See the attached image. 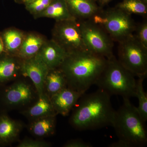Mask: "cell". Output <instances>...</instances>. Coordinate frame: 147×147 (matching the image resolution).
Here are the masks:
<instances>
[{
    "label": "cell",
    "instance_id": "16",
    "mask_svg": "<svg viewBox=\"0 0 147 147\" xmlns=\"http://www.w3.org/2000/svg\"><path fill=\"white\" fill-rule=\"evenodd\" d=\"M34 17L53 18L56 21L76 20L69 10L65 0H53L45 10Z\"/></svg>",
    "mask_w": 147,
    "mask_h": 147
},
{
    "label": "cell",
    "instance_id": "19",
    "mask_svg": "<svg viewBox=\"0 0 147 147\" xmlns=\"http://www.w3.org/2000/svg\"><path fill=\"white\" fill-rule=\"evenodd\" d=\"M56 116H49L35 119L30 123L29 130L33 135L38 137L52 136L56 130Z\"/></svg>",
    "mask_w": 147,
    "mask_h": 147
},
{
    "label": "cell",
    "instance_id": "22",
    "mask_svg": "<svg viewBox=\"0 0 147 147\" xmlns=\"http://www.w3.org/2000/svg\"><path fill=\"white\" fill-rule=\"evenodd\" d=\"M116 7L130 15L137 14L145 16L147 14V2L144 0H123Z\"/></svg>",
    "mask_w": 147,
    "mask_h": 147
},
{
    "label": "cell",
    "instance_id": "21",
    "mask_svg": "<svg viewBox=\"0 0 147 147\" xmlns=\"http://www.w3.org/2000/svg\"><path fill=\"white\" fill-rule=\"evenodd\" d=\"M67 86L64 74L59 68L49 70L44 85V92L50 97Z\"/></svg>",
    "mask_w": 147,
    "mask_h": 147
},
{
    "label": "cell",
    "instance_id": "6",
    "mask_svg": "<svg viewBox=\"0 0 147 147\" xmlns=\"http://www.w3.org/2000/svg\"><path fill=\"white\" fill-rule=\"evenodd\" d=\"M118 60L134 76L145 77L147 74V50L134 34L118 42Z\"/></svg>",
    "mask_w": 147,
    "mask_h": 147
},
{
    "label": "cell",
    "instance_id": "28",
    "mask_svg": "<svg viewBox=\"0 0 147 147\" xmlns=\"http://www.w3.org/2000/svg\"><path fill=\"white\" fill-rule=\"evenodd\" d=\"M35 0H14V2L18 4H22L26 5L32 2Z\"/></svg>",
    "mask_w": 147,
    "mask_h": 147
},
{
    "label": "cell",
    "instance_id": "11",
    "mask_svg": "<svg viewBox=\"0 0 147 147\" xmlns=\"http://www.w3.org/2000/svg\"><path fill=\"white\" fill-rule=\"evenodd\" d=\"M85 93L77 91L68 86L50 97L55 112L62 115H68L78 100Z\"/></svg>",
    "mask_w": 147,
    "mask_h": 147
},
{
    "label": "cell",
    "instance_id": "13",
    "mask_svg": "<svg viewBox=\"0 0 147 147\" xmlns=\"http://www.w3.org/2000/svg\"><path fill=\"white\" fill-rule=\"evenodd\" d=\"M72 16L77 20L91 19L101 9L96 0H65Z\"/></svg>",
    "mask_w": 147,
    "mask_h": 147
},
{
    "label": "cell",
    "instance_id": "4",
    "mask_svg": "<svg viewBox=\"0 0 147 147\" xmlns=\"http://www.w3.org/2000/svg\"><path fill=\"white\" fill-rule=\"evenodd\" d=\"M115 56L107 59L104 69L94 85L110 95L129 98L136 97L137 81Z\"/></svg>",
    "mask_w": 147,
    "mask_h": 147
},
{
    "label": "cell",
    "instance_id": "31",
    "mask_svg": "<svg viewBox=\"0 0 147 147\" xmlns=\"http://www.w3.org/2000/svg\"><path fill=\"white\" fill-rule=\"evenodd\" d=\"M144 1H146L147 2V0H144Z\"/></svg>",
    "mask_w": 147,
    "mask_h": 147
},
{
    "label": "cell",
    "instance_id": "23",
    "mask_svg": "<svg viewBox=\"0 0 147 147\" xmlns=\"http://www.w3.org/2000/svg\"><path fill=\"white\" fill-rule=\"evenodd\" d=\"M145 77H139L137 81L136 97L139 100V105L137 107L139 114L145 122L147 120V96L144 90L143 82Z\"/></svg>",
    "mask_w": 147,
    "mask_h": 147
},
{
    "label": "cell",
    "instance_id": "18",
    "mask_svg": "<svg viewBox=\"0 0 147 147\" xmlns=\"http://www.w3.org/2000/svg\"><path fill=\"white\" fill-rule=\"evenodd\" d=\"M38 98L37 102L23 112V114L33 120L43 117L57 116V113L53 108L50 96L44 92Z\"/></svg>",
    "mask_w": 147,
    "mask_h": 147
},
{
    "label": "cell",
    "instance_id": "2",
    "mask_svg": "<svg viewBox=\"0 0 147 147\" xmlns=\"http://www.w3.org/2000/svg\"><path fill=\"white\" fill-rule=\"evenodd\" d=\"M107 62L104 57L84 50L68 53L59 68L66 78L67 86L86 93L95 84Z\"/></svg>",
    "mask_w": 147,
    "mask_h": 147
},
{
    "label": "cell",
    "instance_id": "25",
    "mask_svg": "<svg viewBox=\"0 0 147 147\" xmlns=\"http://www.w3.org/2000/svg\"><path fill=\"white\" fill-rule=\"evenodd\" d=\"M136 34H134L136 38L144 48L147 50V22L146 21L137 25Z\"/></svg>",
    "mask_w": 147,
    "mask_h": 147
},
{
    "label": "cell",
    "instance_id": "5",
    "mask_svg": "<svg viewBox=\"0 0 147 147\" xmlns=\"http://www.w3.org/2000/svg\"><path fill=\"white\" fill-rule=\"evenodd\" d=\"M90 19L102 28L114 42H121L132 35L137 27L131 15L116 7L101 9Z\"/></svg>",
    "mask_w": 147,
    "mask_h": 147
},
{
    "label": "cell",
    "instance_id": "30",
    "mask_svg": "<svg viewBox=\"0 0 147 147\" xmlns=\"http://www.w3.org/2000/svg\"><path fill=\"white\" fill-rule=\"evenodd\" d=\"M3 52H4V47L2 40L0 36V55H1Z\"/></svg>",
    "mask_w": 147,
    "mask_h": 147
},
{
    "label": "cell",
    "instance_id": "17",
    "mask_svg": "<svg viewBox=\"0 0 147 147\" xmlns=\"http://www.w3.org/2000/svg\"><path fill=\"white\" fill-rule=\"evenodd\" d=\"M25 34L21 30L14 28L6 29L1 33L0 36L2 40L6 54L16 57L22 45Z\"/></svg>",
    "mask_w": 147,
    "mask_h": 147
},
{
    "label": "cell",
    "instance_id": "1",
    "mask_svg": "<svg viewBox=\"0 0 147 147\" xmlns=\"http://www.w3.org/2000/svg\"><path fill=\"white\" fill-rule=\"evenodd\" d=\"M111 96L98 89L80 98L69 119L71 126L79 131L113 126L115 110Z\"/></svg>",
    "mask_w": 147,
    "mask_h": 147
},
{
    "label": "cell",
    "instance_id": "15",
    "mask_svg": "<svg viewBox=\"0 0 147 147\" xmlns=\"http://www.w3.org/2000/svg\"><path fill=\"white\" fill-rule=\"evenodd\" d=\"M46 40L45 37L34 32L26 33L16 57L20 60L33 57L36 56Z\"/></svg>",
    "mask_w": 147,
    "mask_h": 147
},
{
    "label": "cell",
    "instance_id": "12",
    "mask_svg": "<svg viewBox=\"0 0 147 147\" xmlns=\"http://www.w3.org/2000/svg\"><path fill=\"white\" fill-rule=\"evenodd\" d=\"M68 53L53 39L46 40L36 56L49 69L59 68Z\"/></svg>",
    "mask_w": 147,
    "mask_h": 147
},
{
    "label": "cell",
    "instance_id": "9",
    "mask_svg": "<svg viewBox=\"0 0 147 147\" xmlns=\"http://www.w3.org/2000/svg\"><path fill=\"white\" fill-rule=\"evenodd\" d=\"M50 69L36 56L21 60L20 71L23 76L28 77L34 84L38 97L44 93L46 76Z\"/></svg>",
    "mask_w": 147,
    "mask_h": 147
},
{
    "label": "cell",
    "instance_id": "7",
    "mask_svg": "<svg viewBox=\"0 0 147 147\" xmlns=\"http://www.w3.org/2000/svg\"><path fill=\"white\" fill-rule=\"evenodd\" d=\"M77 21L87 50L107 59L114 56V41L102 28L90 19Z\"/></svg>",
    "mask_w": 147,
    "mask_h": 147
},
{
    "label": "cell",
    "instance_id": "26",
    "mask_svg": "<svg viewBox=\"0 0 147 147\" xmlns=\"http://www.w3.org/2000/svg\"><path fill=\"white\" fill-rule=\"evenodd\" d=\"M52 146L50 143L41 140L26 139L19 142L18 147H48Z\"/></svg>",
    "mask_w": 147,
    "mask_h": 147
},
{
    "label": "cell",
    "instance_id": "8",
    "mask_svg": "<svg viewBox=\"0 0 147 147\" xmlns=\"http://www.w3.org/2000/svg\"><path fill=\"white\" fill-rule=\"evenodd\" d=\"M52 35V39L67 53L88 50L77 20L56 21Z\"/></svg>",
    "mask_w": 147,
    "mask_h": 147
},
{
    "label": "cell",
    "instance_id": "24",
    "mask_svg": "<svg viewBox=\"0 0 147 147\" xmlns=\"http://www.w3.org/2000/svg\"><path fill=\"white\" fill-rule=\"evenodd\" d=\"M53 0H35L25 5L26 10L34 16L42 12L50 4Z\"/></svg>",
    "mask_w": 147,
    "mask_h": 147
},
{
    "label": "cell",
    "instance_id": "14",
    "mask_svg": "<svg viewBox=\"0 0 147 147\" xmlns=\"http://www.w3.org/2000/svg\"><path fill=\"white\" fill-rule=\"evenodd\" d=\"M23 128L20 122L5 114L0 115V145L7 146L16 141Z\"/></svg>",
    "mask_w": 147,
    "mask_h": 147
},
{
    "label": "cell",
    "instance_id": "20",
    "mask_svg": "<svg viewBox=\"0 0 147 147\" xmlns=\"http://www.w3.org/2000/svg\"><path fill=\"white\" fill-rule=\"evenodd\" d=\"M15 56L0 57V85L14 79L20 71V64Z\"/></svg>",
    "mask_w": 147,
    "mask_h": 147
},
{
    "label": "cell",
    "instance_id": "3",
    "mask_svg": "<svg viewBox=\"0 0 147 147\" xmlns=\"http://www.w3.org/2000/svg\"><path fill=\"white\" fill-rule=\"evenodd\" d=\"M113 127L119 139L109 147H143L146 145V122L129 98H123L122 105L115 111Z\"/></svg>",
    "mask_w": 147,
    "mask_h": 147
},
{
    "label": "cell",
    "instance_id": "10",
    "mask_svg": "<svg viewBox=\"0 0 147 147\" xmlns=\"http://www.w3.org/2000/svg\"><path fill=\"white\" fill-rule=\"evenodd\" d=\"M33 98L31 86L26 82L19 81L6 88L2 95L1 100L7 106L14 107L26 105Z\"/></svg>",
    "mask_w": 147,
    "mask_h": 147
},
{
    "label": "cell",
    "instance_id": "29",
    "mask_svg": "<svg viewBox=\"0 0 147 147\" xmlns=\"http://www.w3.org/2000/svg\"><path fill=\"white\" fill-rule=\"evenodd\" d=\"M112 0H96L100 7H103L108 5Z\"/></svg>",
    "mask_w": 147,
    "mask_h": 147
},
{
    "label": "cell",
    "instance_id": "27",
    "mask_svg": "<svg viewBox=\"0 0 147 147\" xmlns=\"http://www.w3.org/2000/svg\"><path fill=\"white\" fill-rule=\"evenodd\" d=\"M64 147H92L90 143L87 142L81 139H72L65 143Z\"/></svg>",
    "mask_w": 147,
    "mask_h": 147
}]
</instances>
